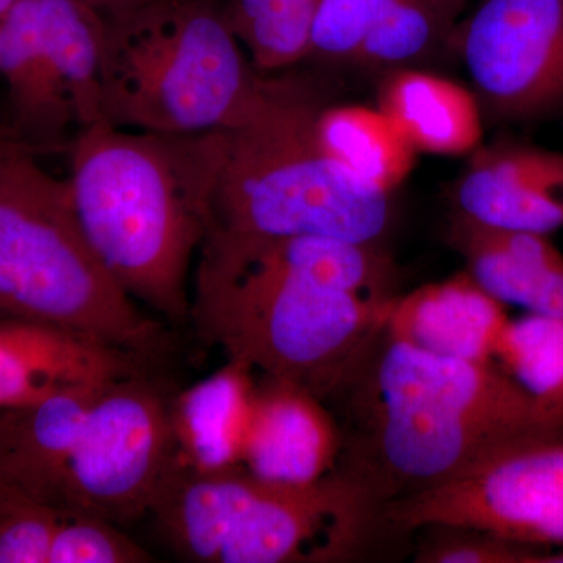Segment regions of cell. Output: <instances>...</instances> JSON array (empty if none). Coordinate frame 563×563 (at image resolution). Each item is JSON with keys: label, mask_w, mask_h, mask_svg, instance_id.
Wrapping results in <instances>:
<instances>
[{"label": "cell", "mask_w": 563, "mask_h": 563, "mask_svg": "<svg viewBox=\"0 0 563 563\" xmlns=\"http://www.w3.org/2000/svg\"><path fill=\"white\" fill-rule=\"evenodd\" d=\"M448 235L465 272L496 301L563 317V254L550 235L488 228L459 213Z\"/></svg>", "instance_id": "obj_16"}, {"label": "cell", "mask_w": 563, "mask_h": 563, "mask_svg": "<svg viewBox=\"0 0 563 563\" xmlns=\"http://www.w3.org/2000/svg\"><path fill=\"white\" fill-rule=\"evenodd\" d=\"M173 395L150 369L107 385L81 422L63 484L62 514L136 523L176 466Z\"/></svg>", "instance_id": "obj_9"}, {"label": "cell", "mask_w": 563, "mask_h": 563, "mask_svg": "<svg viewBox=\"0 0 563 563\" xmlns=\"http://www.w3.org/2000/svg\"><path fill=\"white\" fill-rule=\"evenodd\" d=\"M343 451L339 418L320 398L258 374L243 466L268 483L307 485L335 472Z\"/></svg>", "instance_id": "obj_14"}, {"label": "cell", "mask_w": 563, "mask_h": 563, "mask_svg": "<svg viewBox=\"0 0 563 563\" xmlns=\"http://www.w3.org/2000/svg\"><path fill=\"white\" fill-rule=\"evenodd\" d=\"M379 109L418 152L455 157L483 146L484 111L476 95L435 74L395 70L384 81Z\"/></svg>", "instance_id": "obj_19"}, {"label": "cell", "mask_w": 563, "mask_h": 563, "mask_svg": "<svg viewBox=\"0 0 563 563\" xmlns=\"http://www.w3.org/2000/svg\"><path fill=\"white\" fill-rule=\"evenodd\" d=\"M152 555L121 526L88 514H62L49 563H147Z\"/></svg>", "instance_id": "obj_24"}, {"label": "cell", "mask_w": 563, "mask_h": 563, "mask_svg": "<svg viewBox=\"0 0 563 563\" xmlns=\"http://www.w3.org/2000/svg\"><path fill=\"white\" fill-rule=\"evenodd\" d=\"M385 531L454 526L563 550V439L523 444L463 479L388 504Z\"/></svg>", "instance_id": "obj_10"}, {"label": "cell", "mask_w": 563, "mask_h": 563, "mask_svg": "<svg viewBox=\"0 0 563 563\" xmlns=\"http://www.w3.org/2000/svg\"><path fill=\"white\" fill-rule=\"evenodd\" d=\"M321 107L306 81L265 80L246 117L221 131L209 231L379 244L391 222V195L352 176L322 150Z\"/></svg>", "instance_id": "obj_4"}, {"label": "cell", "mask_w": 563, "mask_h": 563, "mask_svg": "<svg viewBox=\"0 0 563 563\" xmlns=\"http://www.w3.org/2000/svg\"><path fill=\"white\" fill-rule=\"evenodd\" d=\"M0 320L46 322L151 357L163 328L107 272L81 232L69 184L24 151L0 181Z\"/></svg>", "instance_id": "obj_7"}, {"label": "cell", "mask_w": 563, "mask_h": 563, "mask_svg": "<svg viewBox=\"0 0 563 563\" xmlns=\"http://www.w3.org/2000/svg\"><path fill=\"white\" fill-rule=\"evenodd\" d=\"M509 320L507 307L463 272L396 296L385 333L442 357L495 363Z\"/></svg>", "instance_id": "obj_15"}, {"label": "cell", "mask_w": 563, "mask_h": 563, "mask_svg": "<svg viewBox=\"0 0 563 563\" xmlns=\"http://www.w3.org/2000/svg\"><path fill=\"white\" fill-rule=\"evenodd\" d=\"M217 2H222V0H217Z\"/></svg>", "instance_id": "obj_34"}, {"label": "cell", "mask_w": 563, "mask_h": 563, "mask_svg": "<svg viewBox=\"0 0 563 563\" xmlns=\"http://www.w3.org/2000/svg\"><path fill=\"white\" fill-rule=\"evenodd\" d=\"M29 151L22 147L21 144L14 143L5 136H0V181H2L5 173L9 172L11 163L21 154V152ZM31 152V151H29Z\"/></svg>", "instance_id": "obj_29"}, {"label": "cell", "mask_w": 563, "mask_h": 563, "mask_svg": "<svg viewBox=\"0 0 563 563\" xmlns=\"http://www.w3.org/2000/svg\"><path fill=\"white\" fill-rule=\"evenodd\" d=\"M393 0H321L306 58L322 62H354L368 38L390 9Z\"/></svg>", "instance_id": "obj_25"}, {"label": "cell", "mask_w": 563, "mask_h": 563, "mask_svg": "<svg viewBox=\"0 0 563 563\" xmlns=\"http://www.w3.org/2000/svg\"><path fill=\"white\" fill-rule=\"evenodd\" d=\"M66 154L77 221L107 272L166 321H190V273L210 228L221 131L165 135L99 121Z\"/></svg>", "instance_id": "obj_2"}, {"label": "cell", "mask_w": 563, "mask_h": 563, "mask_svg": "<svg viewBox=\"0 0 563 563\" xmlns=\"http://www.w3.org/2000/svg\"><path fill=\"white\" fill-rule=\"evenodd\" d=\"M453 38L484 114H563V0H484Z\"/></svg>", "instance_id": "obj_11"}, {"label": "cell", "mask_w": 563, "mask_h": 563, "mask_svg": "<svg viewBox=\"0 0 563 563\" xmlns=\"http://www.w3.org/2000/svg\"><path fill=\"white\" fill-rule=\"evenodd\" d=\"M432 2L442 10L444 16L450 18V20L454 22L465 0H432Z\"/></svg>", "instance_id": "obj_30"}, {"label": "cell", "mask_w": 563, "mask_h": 563, "mask_svg": "<svg viewBox=\"0 0 563 563\" xmlns=\"http://www.w3.org/2000/svg\"><path fill=\"white\" fill-rule=\"evenodd\" d=\"M539 563H563V550L550 551L540 559Z\"/></svg>", "instance_id": "obj_32"}, {"label": "cell", "mask_w": 563, "mask_h": 563, "mask_svg": "<svg viewBox=\"0 0 563 563\" xmlns=\"http://www.w3.org/2000/svg\"><path fill=\"white\" fill-rule=\"evenodd\" d=\"M321 0H222L236 38L261 74L306 60Z\"/></svg>", "instance_id": "obj_21"}, {"label": "cell", "mask_w": 563, "mask_h": 563, "mask_svg": "<svg viewBox=\"0 0 563 563\" xmlns=\"http://www.w3.org/2000/svg\"><path fill=\"white\" fill-rule=\"evenodd\" d=\"M332 404L343 413L336 468L380 515L523 444L563 439V409L537 399L496 363L442 357L385 331Z\"/></svg>", "instance_id": "obj_1"}, {"label": "cell", "mask_w": 563, "mask_h": 563, "mask_svg": "<svg viewBox=\"0 0 563 563\" xmlns=\"http://www.w3.org/2000/svg\"><path fill=\"white\" fill-rule=\"evenodd\" d=\"M18 0H0V18L16 3Z\"/></svg>", "instance_id": "obj_33"}, {"label": "cell", "mask_w": 563, "mask_h": 563, "mask_svg": "<svg viewBox=\"0 0 563 563\" xmlns=\"http://www.w3.org/2000/svg\"><path fill=\"white\" fill-rule=\"evenodd\" d=\"M79 2L98 11L102 16H110V14L121 13V11L139 7L147 0H79Z\"/></svg>", "instance_id": "obj_28"}, {"label": "cell", "mask_w": 563, "mask_h": 563, "mask_svg": "<svg viewBox=\"0 0 563 563\" xmlns=\"http://www.w3.org/2000/svg\"><path fill=\"white\" fill-rule=\"evenodd\" d=\"M495 363L537 399L563 409V317L510 318Z\"/></svg>", "instance_id": "obj_22"}, {"label": "cell", "mask_w": 563, "mask_h": 563, "mask_svg": "<svg viewBox=\"0 0 563 563\" xmlns=\"http://www.w3.org/2000/svg\"><path fill=\"white\" fill-rule=\"evenodd\" d=\"M102 14L79 0H18L0 18L5 139L35 155L68 151L102 121Z\"/></svg>", "instance_id": "obj_8"}, {"label": "cell", "mask_w": 563, "mask_h": 563, "mask_svg": "<svg viewBox=\"0 0 563 563\" xmlns=\"http://www.w3.org/2000/svg\"><path fill=\"white\" fill-rule=\"evenodd\" d=\"M166 547L195 563L350 561L384 531L379 509L342 470L318 483H268L244 466H174L151 510Z\"/></svg>", "instance_id": "obj_6"}, {"label": "cell", "mask_w": 563, "mask_h": 563, "mask_svg": "<svg viewBox=\"0 0 563 563\" xmlns=\"http://www.w3.org/2000/svg\"><path fill=\"white\" fill-rule=\"evenodd\" d=\"M395 298L329 284L303 266L288 236L210 229L196 257L190 321L225 357L329 406L383 335Z\"/></svg>", "instance_id": "obj_3"}, {"label": "cell", "mask_w": 563, "mask_h": 563, "mask_svg": "<svg viewBox=\"0 0 563 563\" xmlns=\"http://www.w3.org/2000/svg\"><path fill=\"white\" fill-rule=\"evenodd\" d=\"M258 374L228 358L224 366L173 395L176 465L192 472L243 466Z\"/></svg>", "instance_id": "obj_18"}, {"label": "cell", "mask_w": 563, "mask_h": 563, "mask_svg": "<svg viewBox=\"0 0 563 563\" xmlns=\"http://www.w3.org/2000/svg\"><path fill=\"white\" fill-rule=\"evenodd\" d=\"M454 213L488 228L551 235L563 229V152L499 143L473 152Z\"/></svg>", "instance_id": "obj_13"}, {"label": "cell", "mask_w": 563, "mask_h": 563, "mask_svg": "<svg viewBox=\"0 0 563 563\" xmlns=\"http://www.w3.org/2000/svg\"><path fill=\"white\" fill-rule=\"evenodd\" d=\"M417 532H424L415 553L417 563H539L550 553L454 526H429Z\"/></svg>", "instance_id": "obj_26"}, {"label": "cell", "mask_w": 563, "mask_h": 563, "mask_svg": "<svg viewBox=\"0 0 563 563\" xmlns=\"http://www.w3.org/2000/svg\"><path fill=\"white\" fill-rule=\"evenodd\" d=\"M107 385L0 409V461L14 492L62 512L63 484L81 422Z\"/></svg>", "instance_id": "obj_17"}, {"label": "cell", "mask_w": 563, "mask_h": 563, "mask_svg": "<svg viewBox=\"0 0 563 563\" xmlns=\"http://www.w3.org/2000/svg\"><path fill=\"white\" fill-rule=\"evenodd\" d=\"M11 498H24V496H21L20 493H16L11 488L9 481H7L5 472H3L2 461H0V501Z\"/></svg>", "instance_id": "obj_31"}, {"label": "cell", "mask_w": 563, "mask_h": 563, "mask_svg": "<svg viewBox=\"0 0 563 563\" xmlns=\"http://www.w3.org/2000/svg\"><path fill=\"white\" fill-rule=\"evenodd\" d=\"M265 80L217 0H147L103 16L102 121L114 128L225 131Z\"/></svg>", "instance_id": "obj_5"}, {"label": "cell", "mask_w": 563, "mask_h": 563, "mask_svg": "<svg viewBox=\"0 0 563 563\" xmlns=\"http://www.w3.org/2000/svg\"><path fill=\"white\" fill-rule=\"evenodd\" d=\"M62 512L25 498L0 501V563H49Z\"/></svg>", "instance_id": "obj_27"}, {"label": "cell", "mask_w": 563, "mask_h": 563, "mask_svg": "<svg viewBox=\"0 0 563 563\" xmlns=\"http://www.w3.org/2000/svg\"><path fill=\"white\" fill-rule=\"evenodd\" d=\"M454 22L432 0H393L354 62L365 66L406 65L451 35Z\"/></svg>", "instance_id": "obj_23"}, {"label": "cell", "mask_w": 563, "mask_h": 563, "mask_svg": "<svg viewBox=\"0 0 563 563\" xmlns=\"http://www.w3.org/2000/svg\"><path fill=\"white\" fill-rule=\"evenodd\" d=\"M322 150L352 176L391 195L412 173L418 151L380 109L322 106L317 117Z\"/></svg>", "instance_id": "obj_20"}, {"label": "cell", "mask_w": 563, "mask_h": 563, "mask_svg": "<svg viewBox=\"0 0 563 563\" xmlns=\"http://www.w3.org/2000/svg\"><path fill=\"white\" fill-rule=\"evenodd\" d=\"M147 357L46 322L0 320V409L146 372Z\"/></svg>", "instance_id": "obj_12"}]
</instances>
